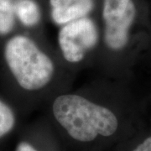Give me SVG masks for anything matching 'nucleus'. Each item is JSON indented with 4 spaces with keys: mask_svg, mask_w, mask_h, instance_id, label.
I'll list each match as a JSON object with an SVG mask.
<instances>
[{
    "mask_svg": "<svg viewBox=\"0 0 151 151\" xmlns=\"http://www.w3.org/2000/svg\"><path fill=\"white\" fill-rule=\"evenodd\" d=\"M67 151H109L134 135L114 79L99 76L42 109Z\"/></svg>",
    "mask_w": 151,
    "mask_h": 151,
    "instance_id": "obj_1",
    "label": "nucleus"
},
{
    "mask_svg": "<svg viewBox=\"0 0 151 151\" xmlns=\"http://www.w3.org/2000/svg\"><path fill=\"white\" fill-rule=\"evenodd\" d=\"M3 58L29 113L42 110L55 95L72 88L77 75L62 62L47 38L26 32L6 41Z\"/></svg>",
    "mask_w": 151,
    "mask_h": 151,
    "instance_id": "obj_2",
    "label": "nucleus"
},
{
    "mask_svg": "<svg viewBox=\"0 0 151 151\" xmlns=\"http://www.w3.org/2000/svg\"><path fill=\"white\" fill-rule=\"evenodd\" d=\"M97 16L101 45L93 69L101 76L117 79L133 44L139 7L136 0H100Z\"/></svg>",
    "mask_w": 151,
    "mask_h": 151,
    "instance_id": "obj_3",
    "label": "nucleus"
},
{
    "mask_svg": "<svg viewBox=\"0 0 151 151\" xmlns=\"http://www.w3.org/2000/svg\"><path fill=\"white\" fill-rule=\"evenodd\" d=\"M101 45L97 16H88L58 28L55 49L62 62L76 74L94 68Z\"/></svg>",
    "mask_w": 151,
    "mask_h": 151,
    "instance_id": "obj_4",
    "label": "nucleus"
},
{
    "mask_svg": "<svg viewBox=\"0 0 151 151\" xmlns=\"http://www.w3.org/2000/svg\"><path fill=\"white\" fill-rule=\"evenodd\" d=\"M14 151H67L47 119L41 114L23 130Z\"/></svg>",
    "mask_w": 151,
    "mask_h": 151,
    "instance_id": "obj_5",
    "label": "nucleus"
},
{
    "mask_svg": "<svg viewBox=\"0 0 151 151\" xmlns=\"http://www.w3.org/2000/svg\"><path fill=\"white\" fill-rule=\"evenodd\" d=\"M100 0H45V14L56 27L97 14Z\"/></svg>",
    "mask_w": 151,
    "mask_h": 151,
    "instance_id": "obj_6",
    "label": "nucleus"
},
{
    "mask_svg": "<svg viewBox=\"0 0 151 151\" xmlns=\"http://www.w3.org/2000/svg\"><path fill=\"white\" fill-rule=\"evenodd\" d=\"M15 14L18 24L29 33L39 37H45L44 20L45 9L40 0H15Z\"/></svg>",
    "mask_w": 151,
    "mask_h": 151,
    "instance_id": "obj_7",
    "label": "nucleus"
},
{
    "mask_svg": "<svg viewBox=\"0 0 151 151\" xmlns=\"http://www.w3.org/2000/svg\"><path fill=\"white\" fill-rule=\"evenodd\" d=\"M17 26L15 0H0V37L9 35Z\"/></svg>",
    "mask_w": 151,
    "mask_h": 151,
    "instance_id": "obj_8",
    "label": "nucleus"
},
{
    "mask_svg": "<svg viewBox=\"0 0 151 151\" xmlns=\"http://www.w3.org/2000/svg\"><path fill=\"white\" fill-rule=\"evenodd\" d=\"M18 127L16 112L4 101L0 99V140L7 138Z\"/></svg>",
    "mask_w": 151,
    "mask_h": 151,
    "instance_id": "obj_9",
    "label": "nucleus"
},
{
    "mask_svg": "<svg viewBox=\"0 0 151 151\" xmlns=\"http://www.w3.org/2000/svg\"><path fill=\"white\" fill-rule=\"evenodd\" d=\"M109 151H151V134L132 135Z\"/></svg>",
    "mask_w": 151,
    "mask_h": 151,
    "instance_id": "obj_10",
    "label": "nucleus"
},
{
    "mask_svg": "<svg viewBox=\"0 0 151 151\" xmlns=\"http://www.w3.org/2000/svg\"><path fill=\"white\" fill-rule=\"evenodd\" d=\"M40 1H42V2H43V3H44V1H45V0H40Z\"/></svg>",
    "mask_w": 151,
    "mask_h": 151,
    "instance_id": "obj_11",
    "label": "nucleus"
}]
</instances>
